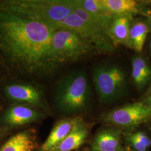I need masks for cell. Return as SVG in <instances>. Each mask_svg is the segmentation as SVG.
Listing matches in <instances>:
<instances>
[{"mask_svg":"<svg viewBox=\"0 0 151 151\" xmlns=\"http://www.w3.org/2000/svg\"><path fill=\"white\" fill-rule=\"evenodd\" d=\"M54 32L43 23L0 10V50L22 74L43 75L58 68L52 49Z\"/></svg>","mask_w":151,"mask_h":151,"instance_id":"cell-1","label":"cell"},{"mask_svg":"<svg viewBox=\"0 0 151 151\" xmlns=\"http://www.w3.org/2000/svg\"><path fill=\"white\" fill-rule=\"evenodd\" d=\"M92 90L86 73L72 71L55 86L53 101L56 109L67 116L86 113L91 102Z\"/></svg>","mask_w":151,"mask_h":151,"instance_id":"cell-2","label":"cell"},{"mask_svg":"<svg viewBox=\"0 0 151 151\" xmlns=\"http://www.w3.org/2000/svg\"><path fill=\"white\" fill-rule=\"evenodd\" d=\"M73 0L1 1L0 10L52 27L73 13Z\"/></svg>","mask_w":151,"mask_h":151,"instance_id":"cell-3","label":"cell"},{"mask_svg":"<svg viewBox=\"0 0 151 151\" xmlns=\"http://www.w3.org/2000/svg\"><path fill=\"white\" fill-rule=\"evenodd\" d=\"M52 49L58 67L97 53L86 38L78 32L67 29H54Z\"/></svg>","mask_w":151,"mask_h":151,"instance_id":"cell-4","label":"cell"},{"mask_svg":"<svg viewBox=\"0 0 151 151\" xmlns=\"http://www.w3.org/2000/svg\"><path fill=\"white\" fill-rule=\"evenodd\" d=\"M92 78L99 101L102 104L115 103L124 97L128 91L125 72L117 65L95 67Z\"/></svg>","mask_w":151,"mask_h":151,"instance_id":"cell-5","label":"cell"},{"mask_svg":"<svg viewBox=\"0 0 151 151\" xmlns=\"http://www.w3.org/2000/svg\"><path fill=\"white\" fill-rule=\"evenodd\" d=\"M67 29L78 32L91 44L97 53H113L115 47L108 32L101 26L89 21L83 20L75 13H72L53 27Z\"/></svg>","mask_w":151,"mask_h":151,"instance_id":"cell-6","label":"cell"},{"mask_svg":"<svg viewBox=\"0 0 151 151\" xmlns=\"http://www.w3.org/2000/svg\"><path fill=\"white\" fill-rule=\"evenodd\" d=\"M151 119V108L141 101L128 104L103 114L99 121L104 125H114L130 130L146 124Z\"/></svg>","mask_w":151,"mask_h":151,"instance_id":"cell-7","label":"cell"},{"mask_svg":"<svg viewBox=\"0 0 151 151\" xmlns=\"http://www.w3.org/2000/svg\"><path fill=\"white\" fill-rule=\"evenodd\" d=\"M44 116L45 112L37 108L22 104H12L1 114L0 125L12 132L38 122Z\"/></svg>","mask_w":151,"mask_h":151,"instance_id":"cell-8","label":"cell"},{"mask_svg":"<svg viewBox=\"0 0 151 151\" xmlns=\"http://www.w3.org/2000/svg\"><path fill=\"white\" fill-rule=\"evenodd\" d=\"M4 92L6 98L13 104L27 105L44 112L48 110L43 92L38 87L27 84L13 83L7 85Z\"/></svg>","mask_w":151,"mask_h":151,"instance_id":"cell-9","label":"cell"},{"mask_svg":"<svg viewBox=\"0 0 151 151\" xmlns=\"http://www.w3.org/2000/svg\"><path fill=\"white\" fill-rule=\"evenodd\" d=\"M90 148L91 151L124 150L123 130L116 126L104 125L93 137Z\"/></svg>","mask_w":151,"mask_h":151,"instance_id":"cell-10","label":"cell"},{"mask_svg":"<svg viewBox=\"0 0 151 151\" xmlns=\"http://www.w3.org/2000/svg\"><path fill=\"white\" fill-rule=\"evenodd\" d=\"M84 121L82 116H67L57 121L38 151H54L77 125Z\"/></svg>","mask_w":151,"mask_h":151,"instance_id":"cell-11","label":"cell"},{"mask_svg":"<svg viewBox=\"0 0 151 151\" xmlns=\"http://www.w3.org/2000/svg\"><path fill=\"white\" fill-rule=\"evenodd\" d=\"M39 146L35 130L27 129L9 136L0 145V151H38Z\"/></svg>","mask_w":151,"mask_h":151,"instance_id":"cell-12","label":"cell"},{"mask_svg":"<svg viewBox=\"0 0 151 151\" xmlns=\"http://www.w3.org/2000/svg\"><path fill=\"white\" fill-rule=\"evenodd\" d=\"M103 4L116 16H125L131 20L139 14L146 15L143 3L134 0H101Z\"/></svg>","mask_w":151,"mask_h":151,"instance_id":"cell-13","label":"cell"},{"mask_svg":"<svg viewBox=\"0 0 151 151\" xmlns=\"http://www.w3.org/2000/svg\"><path fill=\"white\" fill-rule=\"evenodd\" d=\"M123 143L129 151H150L151 132L140 127L134 129L123 130Z\"/></svg>","mask_w":151,"mask_h":151,"instance_id":"cell-14","label":"cell"},{"mask_svg":"<svg viewBox=\"0 0 151 151\" xmlns=\"http://www.w3.org/2000/svg\"><path fill=\"white\" fill-rule=\"evenodd\" d=\"M131 20L125 16H116L109 29L108 34L115 47L123 45L130 48L129 30Z\"/></svg>","mask_w":151,"mask_h":151,"instance_id":"cell-15","label":"cell"},{"mask_svg":"<svg viewBox=\"0 0 151 151\" xmlns=\"http://www.w3.org/2000/svg\"><path fill=\"white\" fill-rule=\"evenodd\" d=\"M90 126L85 122L77 125L64 141L54 151H76L86 141Z\"/></svg>","mask_w":151,"mask_h":151,"instance_id":"cell-16","label":"cell"},{"mask_svg":"<svg viewBox=\"0 0 151 151\" xmlns=\"http://www.w3.org/2000/svg\"><path fill=\"white\" fill-rule=\"evenodd\" d=\"M132 78L138 91H142L151 81V68L146 59L140 55L132 60Z\"/></svg>","mask_w":151,"mask_h":151,"instance_id":"cell-17","label":"cell"},{"mask_svg":"<svg viewBox=\"0 0 151 151\" xmlns=\"http://www.w3.org/2000/svg\"><path fill=\"white\" fill-rule=\"evenodd\" d=\"M151 29L148 20L138 19L131 22L129 30L130 48L133 49L136 52H141Z\"/></svg>","mask_w":151,"mask_h":151,"instance_id":"cell-18","label":"cell"},{"mask_svg":"<svg viewBox=\"0 0 151 151\" xmlns=\"http://www.w3.org/2000/svg\"><path fill=\"white\" fill-rule=\"evenodd\" d=\"M76 4L95 16L114 19L115 16L103 4L101 0H75Z\"/></svg>","mask_w":151,"mask_h":151,"instance_id":"cell-19","label":"cell"},{"mask_svg":"<svg viewBox=\"0 0 151 151\" xmlns=\"http://www.w3.org/2000/svg\"><path fill=\"white\" fill-rule=\"evenodd\" d=\"M11 132L6 129L0 125V145L11 134Z\"/></svg>","mask_w":151,"mask_h":151,"instance_id":"cell-20","label":"cell"},{"mask_svg":"<svg viewBox=\"0 0 151 151\" xmlns=\"http://www.w3.org/2000/svg\"><path fill=\"white\" fill-rule=\"evenodd\" d=\"M139 101H141L142 103L145 104L146 105L148 106L149 107L151 108V96L149 97H146L143 99L140 100Z\"/></svg>","mask_w":151,"mask_h":151,"instance_id":"cell-21","label":"cell"},{"mask_svg":"<svg viewBox=\"0 0 151 151\" xmlns=\"http://www.w3.org/2000/svg\"><path fill=\"white\" fill-rule=\"evenodd\" d=\"M151 96V85H150V86L149 87V88H148V89L147 90V91H146V93H145V94L143 96V97H142V99H141V100L142 99H145V98H146V97H149V96Z\"/></svg>","mask_w":151,"mask_h":151,"instance_id":"cell-22","label":"cell"},{"mask_svg":"<svg viewBox=\"0 0 151 151\" xmlns=\"http://www.w3.org/2000/svg\"><path fill=\"white\" fill-rule=\"evenodd\" d=\"M146 124H147V129L149 130L151 133V119Z\"/></svg>","mask_w":151,"mask_h":151,"instance_id":"cell-23","label":"cell"},{"mask_svg":"<svg viewBox=\"0 0 151 151\" xmlns=\"http://www.w3.org/2000/svg\"><path fill=\"white\" fill-rule=\"evenodd\" d=\"M148 21L149 22V24H150V25L151 29V14L149 15V19H148Z\"/></svg>","mask_w":151,"mask_h":151,"instance_id":"cell-24","label":"cell"},{"mask_svg":"<svg viewBox=\"0 0 151 151\" xmlns=\"http://www.w3.org/2000/svg\"><path fill=\"white\" fill-rule=\"evenodd\" d=\"M150 51H151V41H150Z\"/></svg>","mask_w":151,"mask_h":151,"instance_id":"cell-25","label":"cell"},{"mask_svg":"<svg viewBox=\"0 0 151 151\" xmlns=\"http://www.w3.org/2000/svg\"><path fill=\"white\" fill-rule=\"evenodd\" d=\"M129 151L126 148H125V150H122V151Z\"/></svg>","mask_w":151,"mask_h":151,"instance_id":"cell-26","label":"cell"},{"mask_svg":"<svg viewBox=\"0 0 151 151\" xmlns=\"http://www.w3.org/2000/svg\"><path fill=\"white\" fill-rule=\"evenodd\" d=\"M0 2H1V1H0Z\"/></svg>","mask_w":151,"mask_h":151,"instance_id":"cell-27","label":"cell"}]
</instances>
